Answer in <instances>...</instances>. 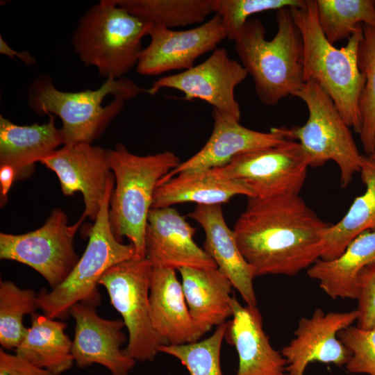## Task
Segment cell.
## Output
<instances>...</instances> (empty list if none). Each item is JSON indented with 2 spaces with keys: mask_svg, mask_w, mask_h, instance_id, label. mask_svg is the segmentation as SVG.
Listing matches in <instances>:
<instances>
[{
  "mask_svg": "<svg viewBox=\"0 0 375 375\" xmlns=\"http://www.w3.org/2000/svg\"><path fill=\"white\" fill-rule=\"evenodd\" d=\"M331 224L299 194L248 197L233 232L255 276H294L321 258L322 240Z\"/></svg>",
  "mask_w": 375,
  "mask_h": 375,
  "instance_id": "obj_1",
  "label": "cell"
},
{
  "mask_svg": "<svg viewBox=\"0 0 375 375\" xmlns=\"http://www.w3.org/2000/svg\"><path fill=\"white\" fill-rule=\"evenodd\" d=\"M277 31L265 39L266 30L257 19H249L235 40L240 63L253 78L260 101L267 106L299 90L303 82V40L290 8L276 10Z\"/></svg>",
  "mask_w": 375,
  "mask_h": 375,
  "instance_id": "obj_2",
  "label": "cell"
},
{
  "mask_svg": "<svg viewBox=\"0 0 375 375\" xmlns=\"http://www.w3.org/2000/svg\"><path fill=\"white\" fill-rule=\"evenodd\" d=\"M303 40V82L314 81L329 95L347 125L358 134L362 126L360 98L363 79L358 52L361 24L340 49L330 43L318 22L316 0L290 8Z\"/></svg>",
  "mask_w": 375,
  "mask_h": 375,
  "instance_id": "obj_3",
  "label": "cell"
},
{
  "mask_svg": "<svg viewBox=\"0 0 375 375\" xmlns=\"http://www.w3.org/2000/svg\"><path fill=\"white\" fill-rule=\"evenodd\" d=\"M147 90L127 78H109L96 90L61 91L48 75L34 79L28 88V104L40 115L58 116L65 144L90 143L97 139L124 106Z\"/></svg>",
  "mask_w": 375,
  "mask_h": 375,
  "instance_id": "obj_4",
  "label": "cell"
},
{
  "mask_svg": "<svg viewBox=\"0 0 375 375\" xmlns=\"http://www.w3.org/2000/svg\"><path fill=\"white\" fill-rule=\"evenodd\" d=\"M115 185L109 206V222L115 238L126 237L137 258L145 257V230L158 182L180 163L174 152L138 156L122 144L108 149Z\"/></svg>",
  "mask_w": 375,
  "mask_h": 375,
  "instance_id": "obj_5",
  "label": "cell"
},
{
  "mask_svg": "<svg viewBox=\"0 0 375 375\" xmlns=\"http://www.w3.org/2000/svg\"><path fill=\"white\" fill-rule=\"evenodd\" d=\"M153 26L113 0H101L81 17L72 44L85 66L96 67L106 79L120 78L137 65L141 40Z\"/></svg>",
  "mask_w": 375,
  "mask_h": 375,
  "instance_id": "obj_6",
  "label": "cell"
},
{
  "mask_svg": "<svg viewBox=\"0 0 375 375\" xmlns=\"http://www.w3.org/2000/svg\"><path fill=\"white\" fill-rule=\"evenodd\" d=\"M115 181L106 192L100 211L89 233L87 247L67 278L51 291L42 289L38 306L51 319H64L77 303H99L97 288L103 274L111 267L136 257L134 246L123 244L112 233L109 222L110 199Z\"/></svg>",
  "mask_w": 375,
  "mask_h": 375,
  "instance_id": "obj_7",
  "label": "cell"
},
{
  "mask_svg": "<svg viewBox=\"0 0 375 375\" xmlns=\"http://www.w3.org/2000/svg\"><path fill=\"white\" fill-rule=\"evenodd\" d=\"M294 97L306 105L308 117L301 126H281L287 140H298L309 167L334 161L340 172V183L347 187L359 172L362 156L347 125L329 95L314 81L304 82Z\"/></svg>",
  "mask_w": 375,
  "mask_h": 375,
  "instance_id": "obj_8",
  "label": "cell"
},
{
  "mask_svg": "<svg viewBox=\"0 0 375 375\" xmlns=\"http://www.w3.org/2000/svg\"><path fill=\"white\" fill-rule=\"evenodd\" d=\"M152 269L146 257H135L113 265L99 281L127 328L128 340L125 351L140 362L153 361L160 347L165 344L154 331L150 317Z\"/></svg>",
  "mask_w": 375,
  "mask_h": 375,
  "instance_id": "obj_9",
  "label": "cell"
},
{
  "mask_svg": "<svg viewBox=\"0 0 375 375\" xmlns=\"http://www.w3.org/2000/svg\"><path fill=\"white\" fill-rule=\"evenodd\" d=\"M84 219L69 225L60 208L52 210L43 226L20 235L0 233V258L25 264L38 272L52 289L72 272L79 257L73 242Z\"/></svg>",
  "mask_w": 375,
  "mask_h": 375,
  "instance_id": "obj_10",
  "label": "cell"
},
{
  "mask_svg": "<svg viewBox=\"0 0 375 375\" xmlns=\"http://www.w3.org/2000/svg\"><path fill=\"white\" fill-rule=\"evenodd\" d=\"M308 167L299 142L287 140L240 154L227 165L215 169L222 176L243 183L253 197H268L299 194Z\"/></svg>",
  "mask_w": 375,
  "mask_h": 375,
  "instance_id": "obj_11",
  "label": "cell"
},
{
  "mask_svg": "<svg viewBox=\"0 0 375 375\" xmlns=\"http://www.w3.org/2000/svg\"><path fill=\"white\" fill-rule=\"evenodd\" d=\"M247 75L242 64L231 59L226 49L217 48L200 64L159 78L147 93L154 95L162 88L177 90L186 100H203L222 115L240 122L241 111L235 89Z\"/></svg>",
  "mask_w": 375,
  "mask_h": 375,
  "instance_id": "obj_12",
  "label": "cell"
},
{
  "mask_svg": "<svg viewBox=\"0 0 375 375\" xmlns=\"http://www.w3.org/2000/svg\"><path fill=\"white\" fill-rule=\"evenodd\" d=\"M40 162L56 174L65 195L83 194L81 218L94 222L108 188L115 181L108 149L85 142L64 144Z\"/></svg>",
  "mask_w": 375,
  "mask_h": 375,
  "instance_id": "obj_13",
  "label": "cell"
},
{
  "mask_svg": "<svg viewBox=\"0 0 375 375\" xmlns=\"http://www.w3.org/2000/svg\"><path fill=\"white\" fill-rule=\"evenodd\" d=\"M149 45L140 53L136 71L144 76H156L172 70H187L197 58L214 51L226 32L221 17L215 15L193 28L175 31L153 26Z\"/></svg>",
  "mask_w": 375,
  "mask_h": 375,
  "instance_id": "obj_14",
  "label": "cell"
},
{
  "mask_svg": "<svg viewBox=\"0 0 375 375\" xmlns=\"http://www.w3.org/2000/svg\"><path fill=\"white\" fill-rule=\"evenodd\" d=\"M358 312L325 313L317 308L310 317L299 320L294 338L281 353L287 362L290 375H304L310 362L347 365L351 353L338 339V333L357 321Z\"/></svg>",
  "mask_w": 375,
  "mask_h": 375,
  "instance_id": "obj_15",
  "label": "cell"
},
{
  "mask_svg": "<svg viewBox=\"0 0 375 375\" xmlns=\"http://www.w3.org/2000/svg\"><path fill=\"white\" fill-rule=\"evenodd\" d=\"M95 306L85 303L73 305L69 311L75 321L72 353L80 368L94 363L106 367L111 375H128L135 364L121 347L126 341L122 319L100 317Z\"/></svg>",
  "mask_w": 375,
  "mask_h": 375,
  "instance_id": "obj_16",
  "label": "cell"
},
{
  "mask_svg": "<svg viewBox=\"0 0 375 375\" xmlns=\"http://www.w3.org/2000/svg\"><path fill=\"white\" fill-rule=\"evenodd\" d=\"M195 231L175 208H151L145 230V257L153 267H217L194 242Z\"/></svg>",
  "mask_w": 375,
  "mask_h": 375,
  "instance_id": "obj_17",
  "label": "cell"
},
{
  "mask_svg": "<svg viewBox=\"0 0 375 375\" xmlns=\"http://www.w3.org/2000/svg\"><path fill=\"white\" fill-rule=\"evenodd\" d=\"M214 124L212 133L204 146L194 156L181 162L160 181L187 172L223 167L235 156L280 144L287 139L281 127L269 132H260L241 125L239 121L223 115L212 109Z\"/></svg>",
  "mask_w": 375,
  "mask_h": 375,
  "instance_id": "obj_18",
  "label": "cell"
},
{
  "mask_svg": "<svg viewBox=\"0 0 375 375\" xmlns=\"http://www.w3.org/2000/svg\"><path fill=\"white\" fill-rule=\"evenodd\" d=\"M231 305L232 319L225 337L238 355L235 375H290L285 358L273 348L263 330L258 308L242 306L234 297Z\"/></svg>",
  "mask_w": 375,
  "mask_h": 375,
  "instance_id": "obj_19",
  "label": "cell"
},
{
  "mask_svg": "<svg viewBox=\"0 0 375 375\" xmlns=\"http://www.w3.org/2000/svg\"><path fill=\"white\" fill-rule=\"evenodd\" d=\"M202 227L206 240L204 250L217 268L229 279L246 305L255 307L254 271L242 256L233 230L228 226L222 205H197L188 215Z\"/></svg>",
  "mask_w": 375,
  "mask_h": 375,
  "instance_id": "obj_20",
  "label": "cell"
},
{
  "mask_svg": "<svg viewBox=\"0 0 375 375\" xmlns=\"http://www.w3.org/2000/svg\"><path fill=\"white\" fill-rule=\"evenodd\" d=\"M152 326L165 344L180 345L200 340L175 269L153 267L149 288Z\"/></svg>",
  "mask_w": 375,
  "mask_h": 375,
  "instance_id": "obj_21",
  "label": "cell"
},
{
  "mask_svg": "<svg viewBox=\"0 0 375 375\" xmlns=\"http://www.w3.org/2000/svg\"><path fill=\"white\" fill-rule=\"evenodd\" d=\"M178 271L190 315L203 335L232 317L233 286L217 267H183Z\"/></svg>",
  "mask_w": 375,
  "mask_h": 375,
  "instance_id": "obj_22",
  "label": "cell"
},
{
  "mask_svg": "<svg viewBox=\"0 0 375 375\" xmlns=\"http://www.w3.org/2000/svg\"><path fill=\"white\" fill-rule=\"evenodd\" d=\"M49 117L45 124L21 126L0 115V165L12 167L17 179L26 177L36 162H40L65 144L55 115Z\"/></svg>",
  "mask_w": 375,
  "mask_h": 375,
  "instance_id": "obj_23",
  "label": "cell"
},
{
  "mask_svg": "<svg viewBox=\"0 0 375 375\" xmlns=\"http://www.w3.org/2000/svg\"><path fill=\"white\" fill-rule=\"evenodd\" d=\"M236 195L253 197L243 183L222 176L215 168L181 172L158 182L151 208L190 202L197 205H222Z\"/></svg>",
  "mask_w": 375,
  "mask_h": 375,
  "instance_id": "obj_24",
  "label": "cell"
},
{
  "mask_svg": "<svg viewBox=\"0 0 375 375\" xmlns=\"http://www.w3.org/2000/svg\"><path fill=\"white\" fill-rule=\"evenodd\" d=\"M374 263L375 231H366L353 239L336 258L317 260L308 268L307 274L318 281L320 288L331 298L357 299L360 274Z\"/></svg>",
  "mask_w": 375,
  "mask_h": 375,
  "instance_id": "obj_25",
  "label": "cell"
},
{
  "mask_svg": "<svg viewBox=\"0 0 375 375\" xmlns=\"http://www.w3.org/2000/svg\"><path fill=\"white\" fill-rule=\"evenodd\" d=\"M31 322L16 354L56 375L72 368V341L65 334L66 324L36 312Z\"/></svg>",
  "mask_w": 375,
  "mask_h": 375,
  "instance_id": "obj_26",
  "label": "cell"
},
{
  "mask_svg": "<svg viewBox=\"0 0 375 375\" xmlns=\"http://www.w3.org/2000/svg\"><path fill=\"white\" fill-rule=\"evenodd\" d=\"M359 172L365 191L356 197L338 223L330 225L326 229L322 240V260L336 258L360 233L375 231V160L362 155Z\"/></svg>",
  "mask_w": 375,
  "mask_h": 375,
  "instance_id": "obj_27",
  "label": "cell"
},
{
  "mask_svg": "<svg viewBox=\"0 0 375 375\" xmlns=\"http://www.w3.org/2000/svg\"><path fill=\"white\" fill-rule=\"evenodd\" d=\"M113 1L131 15L167 28L202 23L215 10V0Z\"/></svg>",
  "mask_w": 375,
  "mask_h": 375,
  "instance_id": "obj_28",
  "label": "cell"
},
{
  "mask_svg": "<svg viewBox=\"0 0 375 375\" xmlns=\"http://www.w3.org/2000/svg\"><path fill=\"white\" fill-rule=\"evenodd\" d=\"M319 26L334 44L349 39L362 24L375 28V0H316Z\"/></svg>",
  "mask_w": 375,
  "mask_h": 375,
  "instance_id": "obj_29",
  "label": "cell"
},
{
  "mask_svg": "<svg viewBox=\"0 0 375 375\" xmlns=\"http://www.w3.org/2000/svg\"><path fill=\"white\" fill-rule=\"evenodd\" d=\"M361 26L358 62L363 87L359 103L362 120L359 135L366 156H371L375 152V28L364 24Z\"/></svg>",
  "mask_w": 375,
  "mask_h": 375,
  "instance_id": "obj_30",
  "label": "cell"
},
{
  "mask_svg": "<svg viewBox=\"0 0 375 375\" xmlns=\"http://www.w3.org/2000/svg\"><path fill=\"white\" fill-rule=\"evenodd\" d=\"M38 308V294L22 289L9 281L0 282V344L5 349H16L27 328L23 325L25 315Z\"/></svg>",
  "mask_w": 375,
  "mask_h": 375,
  "instance_id": "obj_31",
  "label": "cell"
},
{
  "mask_svg": "<svg viewBox=\"0 0 375 375\" xmlns=\"http://www.w3.org/2000/svg\"><path fill=\"white\" fill-rule=\"evenodd\" d=\"M228 322L217 326L208 338L194 342L160 347L159 352L176 358L190 375H223L221 367V349Z\"/></svg>",
  "mask_w": 375,
  "mask_h": 375,
  "instance_id": "obj_32",
  "label": "cell"
},
{
  "mask_svg": "<svg viewBox=\"0 0 375 375\" xmlns=\"http://www.w3.org/2000/svg\"><path fill=\"white\" fill-rule=\"evenodd\" d=\"M304 0H215L214 13L219 15L227 38L234 40L249 17L270 10L298 7Z\"/></svg>",
  "mask_w": 375,
  "mask_h": 375,
  "instance_id": "obj_33",
  "label": "cell"
},
{
  "mask_svg": "<svg viewBox=\"0 0 375 375\" xmlns=\"http://www.w3.org/2000/svg\"><path fill=\"white\" fill-rule=\"evenodd\" d=\"M337 336L351 353L346 365L348 372L375 375V327L365 329L351 325Z\"/></svg>",
  "mask_w": 375,
  "mask_h": 375,
  "instance_id": "obj_34",
  "label": "cell"
},
{
  "mask_svg": "<svg viewBox=\"0 0 375 375\" xmlns=\"http://www.w3.org/2000/svg\"><path fill=\"white\" fill-rule=\"evenodd\" d=\"M357 326L375 327V263L365 268L358 278Z\"/></svg>",
  "mask_w": 375,
  "mask_h": 375,
  "instance_id": "obj_35",
  "label": "cell"
},
{
  "mask_svg": "<svg viewBox=\"0 0 375 375\" xmlns=\"http://www.w3.org/2000/svg\"><path fill=\"white\" fill-rule=\"evenodd\" d=\"M0 375H56L39 367L16 353L0 349Z\"/></svg>",
  "mask_w": 375,
  "mask_h": 375,
  "instance_id": "obj_36",
  "label": "cell"
},
{
  "mask_svg": "<svg viewBox=\"0 0 375 375\" xmlns=\"http://www.w3.org/2000/svg\"><path fill=\"white\" fill-rule=\"evenodd\" d=\"M16 179V172L14 168L8 165H0V194L1 203L7 200L8 193Z\"/></svg>",
  "mask_w": 375,
  "mask_h": 375,
  "instance_id": "obj_37",
  "label": "cell"
},
{
  "mask_svg": "<svg viewBox=\"0 0 375 375\" xmlns=\"http://www.w3.org/2000/svg\"><path fill=\"white\" fill-rule=\"evenodd\" d=\"M0 53L6 55L10 58L17 56L19 60L24 62L26 65H31L35 63L36 60L34 56L28 51H17L12 49L6 42L3 37H0Z\"/></svg>",
  "mask_w": 375,
  "mask_h": 375,
  "instance_id": "obj_38",
  "label": "cell"
},
{
  "mask_svg": "<svg viewBox=\"0 0 375 375\" xmlns=\"http://www.w3.org/2000/svg\"><path fill=\"white\" fill-rule=\"evenodd\" d=\"M369 156H370L371 158L375 160V152L372 155Z\"/></svg>",
  "mask_w": 375,
  "mask_h": 375,
  "instance_id": "obj_39",
  "label": "cell"
}]
</instances>
